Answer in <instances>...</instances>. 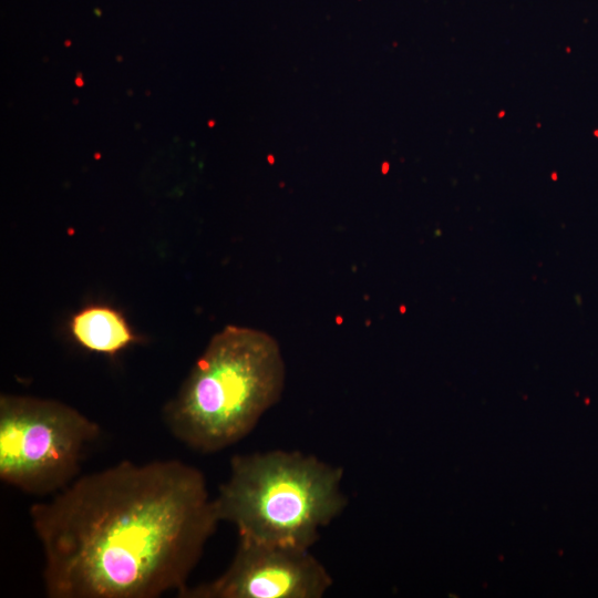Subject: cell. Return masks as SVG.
I'll list each match as a JSON object with an SVG mask.
<instances>
[{"instance_id": "obj_6", "label": "cell", "mask_w": 598, "mask_h": 598, "mask_svg": "<svg viewBox=\"0 0 598 598\" xmlns=\"http://www.w3.org/2000/svg\"><path fill=\"white\" fill-rule=\"evenodd\" d=\"M69 333L82 349L114 357L136 343L138 337L117 309L104 303L84 306L69 320Z\"/></svg>"}, {"instance_id": "obj_3", "label": "cell", "mask_w": 598, "mask_h": 598, "mask_svg": "<svg viewBox=\"0 0 598 598\" xmlns=\"http://www.w3.org/2000/svg\"><path fill=\"white\" fill-rule=\"evenodd\" d=\"M342 476L341 467L298 451L235 455L214 501L239 537L309 549L347 505Z\"/></svg>"}, {"instance_id": "obj_2", "label": "cell", "mask_w": 598, "mask_h": 598, "mask_svg": "<svg viewBox=\"0 0 598 598\" xmlns=\"http://www.w3.org/2000/svg\"><path fill=\"white\" fill-rule=\"evenodd\" d=\"M285 362L265 331L226 326L213 336L177 394L163 409L174 437L200 453L247 436L281 396Z\"/></svg>"}, {"instance_id": "obj_1", "label": "cell", "mask_w": 598, "mask_h": 598, "mask_svg": "<svg viewBox=\"0 0 598 598\" xmlns=\"http://www.w3.org/2000/svg\"><path fill=\"white\" fill-rule=\"evenodd\" d=\"M50 598L176 594L220 523L203 473L178 460L123 461L30 507Z\"/></svg>"}, {"instance_id": "obj_5", "label": "cell", "mask_w": 598, "mask_h": 598, "mask_svg": "<svg viewBox=\"0 0 598 598\" xmlns=\"http://www.w3.org/2000/svg\"><path fill=\"white\" fill-rule=\"evenodd\" d=\"M332 586L309 549L239 537L227 569L217 578L177 592L179 598H320Z\"/></svg>"}, {"instance_id": "obj_4", "label": "cell", "mask_w": 598, "mask_h": 598, "mask_svg": "<svg viewBox=\"0 0 598 598\" xmlns=\"http://www.w3.org/2000/svg\"><path fill=\"white\" fill-rule=\"evenodd\" d=\"M100 425L56 400L0 396V480L44 496L72 483Z\"/></svg>"}]
</instances>
